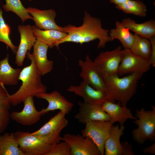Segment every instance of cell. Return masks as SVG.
Instances as JSON below:
<instances>
[{
    "label": "cell",
    "instance_id": "obj_1",
    "mask_svg": "<svg viewBox=\"0 0 155 155\" xmlns=\"http://www.w3.org/2000/svg\"><path fill=\"white\" fill-rule=\"evenodd\" d=\"M63 28V32L67 34L56 44L55 46L57 47L66 42L82 44L98 39V48H104L107 43L113 40L109 36V30L102 28L101 20L92 16L86 11L84 13L81 26L76 27L69 24Z\"/></svg>",
    "mask_w": 155,
    "mask_h": 155
},
{
    "label": "cell",
    "instance_id": "obj_2",
    "mask_svg": "<svg viewBox=\"0 0 155 155\" xmlns=\"http://www.w3.org/2000/svg\"><path fill=\"white\" fill-rule=\"evenodd\" d=\"M26 56L31 63L22 69L19 78V80L22 82L21 85L15 93L9 95V100L13 106L23 102L28 96L36 97L39 93L46 92L47 87L42 82V75L30 52H27Z\"/></svg>",
    "mask_w": 155,
    "mask_h": 155
},
{
    "label": "cell",
    "instance_id": "obj_3",
    "mask_svg": "<svg viewBox=\"0 0 155 155\" xmlns=\"http://www.w3.org/2000/svg\"><path fill=\"white\" fill-rule=\"evenodd\" d=\"M102 75L112 102L117 101L122 106H126L128 102L135 93L137 83L142 75L135 73L121 78L118 75Z\"/></svg>",
    "mask_w": 155,
    "mask_h": 155
},
{
    "label": "cell",
    "instance_id": "obj_4",
    "mask_svg": "<svg viewBox=\"0 0 155 155\" xmlns=\"http://www.w3.org/2000/svg\"><path fill=\"white\" fill-rule=\"evenodd\" d=\"M146 111L142 108L136 111L135 117L133 122L138 126L132 132L133 139L142 144L148 140L153 142L155 140V107Z\"/></svg>",
    "mask_w": 155,
    "mask_h": 155
},
{
    "label": "cell",
    "instance_id": "obj_5",
    "mask_svg": "<svg viewBox=\"0 0 155 155\" xmlns=\"http://www.w3.org/2000/svg\"><path fill=\"white\" fill-rule=\"evenodd\" d=\"M66 115L60 111L38 130L31 134L51 145L60 142L61 133L69 125V122L65 117Z\"/></svg>",
    "mask_w": 155,
    "mask_h": 155
},
{
    "label": "cell",
    "instance_id": "obj_6",
    "mask_svg": "<svg viewBox=\"0 0 155 155\" xmlns=\"http://www.w3.org/2000/svg\"><path fill=\"white\" fill-rule=\"evenodd\" d=\"M123 54V50L119 46L112 50L101 52L93 61L102 75H118L119 67Z\"/></svg>",
    "mask_w": 155,
    "mask_h": 155
},
{
    "label": "cell",
    "instance_id": "obj_7",
    "mask_svg": "<svg viewBox=\"0 0 155 155\" xmlns=\"http://www.w3.org/2000/svg\"><path fill=\"white\" fill-rule=\"evenodd\" d=\"M19 147L24 155H45L51 145L29 132L14 133Z\"/></svg>",
    "mask_w": 155,
    "mask_h": 155
},
{
    "label": "cell",
    "instance_id": "obj_8",
    "mask_svg": "<svg viewBox=\"0 0 155 155\" xmlns=\"http://www.w3.org/2000/svg\"><path fill=\"white\" fill-rule=\"evenodd\" d=\"M113 123L109 121H93L85 123L81 131L84 137L90 138L98 148L101 155L104 154V144L108 137Z\"/></svg>",
    "mask_w": 155,
    "mask_h": 155
},
{
    "label": "cell",
    "instance_id": "obj_9",
    "mask_svg": "<svg viewBox=\"0 0 155 155\" xmlns=\"http://www.w3.org/2000/svg\"><path fill=\"white\" fill-rule=\"evenodd\" d=\"M151 65L149 59L141 57L133 53L129 49H124L118 75L122 76L135 73L142 75L149 70Z\"/></svg>",
    "mask_w": 155,
    "mask_h": 155
},
{
    "label": "cell",
    "instance_id": "obj_10",
    "mask_svg": "<svg viewBox=\"0 0 155 155\" xmlns=\"http://www.w3.org/2000/svg\"><path fill=\"white\" fill-rule=\"evenodd\" d=\"M70 148V155H101L97 146L88 137L67 133L61 137Z\"/></svg>",
    "mask_w": 155,
    "mask_h": 155
},
{
    "label": "cell",
    "instance_id": "obj_11",
    "mask_svg": "<svg viewBox=\"0 0 155 155\" xmlns=\"http://www.w3.org/2000/svg\"><path fill=\"white\" fill-rule=\"evenodd\" d=\"M78 65L81 69L79 75L83 81L94 88L105 92L110 101L112 102L108 93L102 75L89 55H87L84 61L80 59Z\"/></svg>",
    "mask_w": 155,
    "mask_h": 155
},
{
    "label": "cell",
    "instance_id": "obj_12",
    "mask_svg": "<svg viewBox=\"0 0 155 155\" xmlns=\"http://www.w3.org/2000/svg\"><path fill=\"white\" fill-rule=\"evenodd\" d=\"M67 90L82 97L86 103L102 105L106 101H110L105 92L94 88L83 80L78 86H70Z\"/></svg>",
    "mask_w": 155,
    "mask_h": 155
},
{
    "label": "cell",
    "instance_id": "obj_13",
    "mask_svg": "<svg viewBox=\"0 0 155 155\" xmlns=\"http://www.w3.org/2000/svg\"><path fill=\"white\" fill-rule=\"evenodd\" d=\"M33 98L32 96L27 97L23 102L24 106L22 110L12 112L10 114V119L25 126L32 125L38 121L42 115L40 111L36 109Z\"/></svg>",
    "mask_w": 155,
    "mask_h": 155
},
{
    "label": "cell",
    "instance_id": "obj_14",
    "mask_svg": "<svg viewBox=\"0 0 155 155\" xmlns=\"http://www.w3.org/2000/svg\"><path fill=\"white\" fill-rule=\"evenodd\" d=\"M43 99L48 103V106L40 111L42 115L50 111L59 110L68 114L72 110L74 106L73 103L68 100L59 92L57 90L50 93L42 92L38 94L36 96Z\"/></svg>",
    "mask_w": 155,
    "mask_h": 155
},
{
    "label": "cell",
    "instance_id": "obj_15",
    "mask_svg": "<svg viewBox=\"0 0 155 155\" xmlns=\"http://www.w3.org/2000/svg\"><path fill=\"white\" fill-rule=\"evenodd\" d=\"M78 111L74 118L79 123L85 124L93 121H109L108 114L103 110L100 104L86 103L79 101L78 102Z\"/></svg>",
    "mask_w": 155,
    "mask_h": 155
},
{
    "label": "cell",
    "instance_id": "obj_16",
    "mask_svg": "<svg viewBox=\"0 0 155 155\" xmlns=\"http://www.w3.org/2000/svg\"><path fill=\"white\" fill-rule=\"evenodd\" d=\"M18 30L20 34V40L16 54L15 63L18 66L20 67L23 65L27 52H30L36 39L32 26L29 24L19 26Z\"/></svg>",
    "mask_w": 155,
    "mask_h": 155
},
{
    "label": "cell",
    "instance_id": "obj_17",
    "mask_svg": "<svg viewBox=\"0 0 155 155\" xmlns=\"http://www.w3.org/2000/svg\"><path fill=\"white\" fill-rule=\"evenodd\" d=\"M27 9L32 17L35 26L37 28L41 30L54 29L63 32V27L58 25L55 21L56 13L54 10L52 9L41 10L31 7Z\"/></svg>",
    "mask_w": 155,
    "mask_h": 155
},
{
    "label": "cell",
    "instance_id": "obj_18",
    "mask_svg": "<svg viewBox=\"0 0 155 155\" xmlns=\"http://www.w3.org/2000/svg\"><path fill=\"white\" fill-rule=\"evenodd\" d=\"M33 48V52L30 54L41 75L51 72L53 69V61L48 59L47 53L49 46L36 40Z\"/></svg>",
    "mask_w": 155,
    "mask_h": 155
},
{
    "label": "cell",
    "instance_id": "obj_19",
    "mask_svg": "<svg viewBox=\"0 0 155 155\" xmlns=\"http://www.w3.org/2000/svg\"><path fill=\"white\" fill-rule=\"evenodd\" d=\"M102 105L103 110L109 117V121L113 124L118 122L121 125L129 119L135 120L136 118L133 116L130 109L126 106H122L119 102L117 103L108 100Z\"/></svg>",
    "mask_w": 155,
    "mask_h": 155
},
{
    "label": "cell",
    "instance_id": "obj_20",
    "mask_svg": "<svg viewBox=\"0 0 155 155\" xmlns=\"http://www.w3.org/2000/svg\"><path fill=\"white\" fill-rule=\"evenodd\" d=\"M125 127L123 125L112 126L109 135L104 144L105 155H122V148L120 138L123 134Z\"/></svg>",
    "mask_w": 155,
    "mask_h": 155
},
{
    "label": "cell",
    "instance_id": "obj_21",
    "mask_svg": "<svg viewBox=\"0 0 155 155\" xmlns=\"http://www.w3.org/2000/svg\"><path fill=\"white\" fill-rule=\"evenodd\" d=\"M121 22L130 30L142 37L149 39L155 36V21L153 19L138 23L128 18L123 19Z\"/></svg>",
    "mask_w": 155,
    "mask_h": 155
},
{
    "label": "cell",
    "instance_id": "obj_22",
    "mask_svg": "<svg viewBox=\"0 0 155 155\" xmlns=\"http://www.w3.org/2000/svg\"><path fill=\"white\" fill-rule=\"evenodd\" d=\"M9 55L0 61V83L4 85H18L22 69L14 68L9 63Z\"/></svg>",
    "mask_w": 155,
    "mask_h": 155
},
{
    "label": "cell",
    "instance_id": "obj_23",
    "mask_svg": "<svg viewBox=\"0 0 155 155\" xmlns=\"http://www.w3.org/2000/svg\"><path fill=\"white\" fill-rule=\"evenodd\" d=\"M32 28L36 40L47 44L50 48L55 46L58 41L65 38L67 34L56 30H41L34 25L32 26Z\"/></svg>",
    "mask_w": 155,
    "mask_h": 155
},
{
    "label": "cell",
    "instance_id": "obj_24",
    "mask_svg": "<svg viewBox=\"0 0 155 155\" xmlns=\"http://www.w3.org/2000/svg\"><path fill=\"white\" fill-rule=\"evenodd\" d=\"M129 30L121 22L117 20L115 22V27L109 30V35L113 40H119L125 49H129L135 39L134 34L130 32Z\"/></svg>",
    "mask_w": 155,
    "mask_h": 155
},
{
    "label": "cell",
    "instance_id": "obj_25",
    "mask_svg": "<svg viewBox=\"0 0 155 155\" xmlns=\"http://www.w3.org/2000/svg\"><path fill=\"white\" fill-rule=\"evenodd\" d=\"M0 155H24L14 133L7 132L0 135Z\"/></svg>",
    "mask_w": 155,
    "mask_h": 155
},
{
    "label": "cell",
    "instance_id": "obj_26",
    "mask_svg": "<svg viewBox=\"0 0 155 155\" xmlns=\"http://www.w3.org/2000/svg\"><path fill=\"white\" fill-rule=\"evenodd\" d=\"M134 34V40L130 50L136 55L144 59H149L151 51L150 40L135 33Z\"/></svg>",
    "mask_w": 155,
    "mask_h": 155
},
{
    "label": "cell",
    "instance_id": "obj_27",
    "mask_svg": "<svg viewBox=\"0 0 155 155\" xmlns=\"http://www.w3.org/2000/svg\"><path fill=\"white\" fill-rule=\"evenodd\" d=\"M115 7L127 13L133 14L142 17L146 15V6L140 1L127 0L124 3L116 5Z\"/></svg>",
    "mask_w": 155,
    "mask_h": 155
},
{
    "label": "cell",
    "instance_id": "obj_28",
    "mask_svg": "<svg viewBox=\"0 0 155 155\" xmlns=\"http://www.w3.org/2000/svg\"><path fill=\"white\" fill-rule=\"evenodd\" d=\"M5 0V3L2 6L5 11L14 13L20 18L23 23L28 19L32 20V17L29 15L20 0Z\"/></svg>",
    "mask_w": 155,
    "mask_h": 155
},
{
    "label": "cell",
    "instance_id": "obj_29",
    "mask_svg": "<svg viewBox=\"0 0 155 155\" xmlns=\"http://www.w3.org/2000/svg\"><path fill=\"white\" fill-rule=\"evenodd\" d=\"M3 11L0 8V42L5 44L16 55L18 46H15L9 37L11 30L9 26L5 22L2 15Z\"/></svg>",
    "mask_w": 155,
    "mask_h": 155
},
{
    "label": "cell",
    "instance_id": "obj_30",
    "mask_svg": "<svg viewBox=\"0 0 155 155\" xmlns=\"http://www.w3.org/2000/svg\"><path fill=\"white\" fill-rule=\"evenodd\" d=\"M45 155H70V148L66 142H60L51 145L50 150Z\"/></svg>",
    "mask_w": 155,
    "mask_h": 155
},
{
    "label": "cell",
    "instance_id": "obj_31",
    "mask_svg": "<svg viewBox=\"0 0 155 155\" xmlns=\"http://www.w3.org/2000/svg\"><path fill=\"white\" fill-rule=\"evenodd\" d=\"M9 94L4 85L0 83V110H9L11 108V104L9 99Z\"/></svg>",
    "mask_w": 155,
    "mask_h": 155
},
{
    "label": "cell",
    "instance_id": "obj_32",
    "mask_svg": "<svg viewBox=\"0 0 155 155\" xmlns=\"http://www.w3.org/2000/svg\"><path fill=\"white\" fill-rule=\"evenodd\" d=\"M10 118L9 110H0V134L7 128Z\"/></svg>",
    "mask_w": 155,
    "mask_h": 155
},
{
    "label": "cell",
    "instance_id": "obj_33",
    "mask_svg": "<svg viewBox=\"0 0 155 155\" xmlns=\"http://www.w3.org/2000/svg\"><path fill=\"white\" fill-rule=\"evenodd\" d=\"M151 44V51L149 60L151 65L153 67L155 66V36L152 37L148 39Z\"/></svg>",
    "mask_w": 155,
    "mask_h": 155
},
{
    "label": "cell",
    "instance_id": "obj_34",
    "mask_svg": "<svg viewBox=\"0 0 155 155\" xmlns=\"http://www.w3.org/2000/svg\"><path fill=\"white\" fill-rule=\"evenodd\" d=\"M122 148V155H133L134 153L132 145L125 141L121 143Z\"/></svg>",
    "mask_w": 155,
    "mask_h": 155
},
{
    "label": "cell",
    "instance_id": "obj_35",
    "mask_svg": "<svg viewBox=\"0 0 155 155\" xmlns=\"http://www.w3.org/2000/svg\"><path fill=\"white\" fill-rule=\"evenodd\" d=\"M143 152L144 153H150L151 154H155V143L152 145L147 147L143 150Z\"/></svg>",
    "mask_w": 155,
    "mask_h": 155
},
{
    "label": "cell",
    "instance_id": "obj_36",
    "mask_svg": "<svg viewBox=\"0 0 155 155\" xmlns=\"http://www.w3.org/2000/svg\"><path fill=\"white\" fill-rule=\"evenodd\" d=\"M127 0H109L110 2L117 5H119L124 3Z\"/></svg>",
    "mask_w": 155,
    "mask_h": 155
},
{
    "label": "cell",
    "instance_id": "obj_37",
    "mask_svg": "<svg viewBox=\"0 0 155 155\" xmlns=\"http://www.w3.org/2000/svg\"><path fill=\"white\" fill-rule=\"evenodd\" d=\"M27 0L30 1H32V0Z\"/></svg>",
    "mask_w": 155,
    "mask_h": 155
}]
</instances>
